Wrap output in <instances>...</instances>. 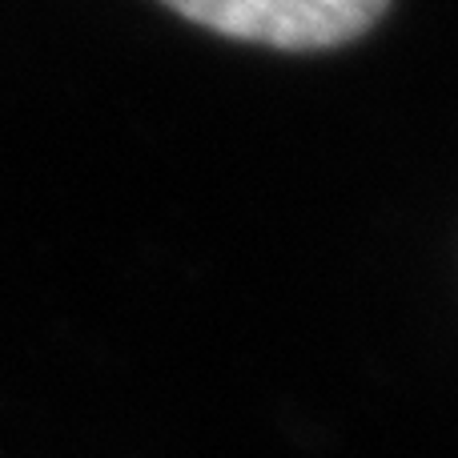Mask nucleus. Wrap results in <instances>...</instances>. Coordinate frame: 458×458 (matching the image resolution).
<instances>
[{
    "label": "nucleus",
    "mask_w": 458,
    "mask_h": 458,
    "mask_svg": "<svg viewBox=\"0 0 458 458\" xmlns=\"http://www.w3.org/2000/svg\"><path fill=\"white\" fill-rule=\"evenodd\" d=\"M174 13L233 40L314 53L362 37L390 0H165Z\"/></svg>",
    "instance_id": "1"
}]
</instances>
